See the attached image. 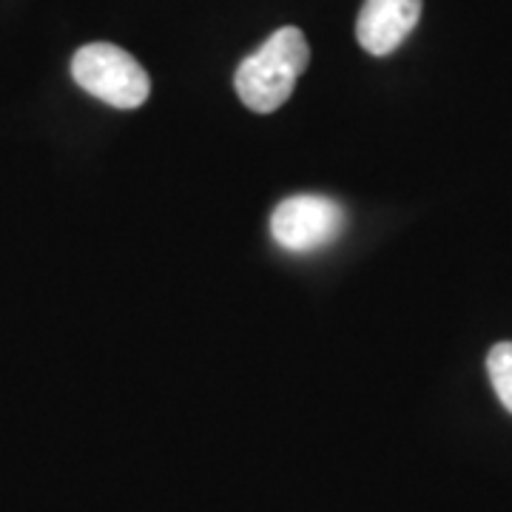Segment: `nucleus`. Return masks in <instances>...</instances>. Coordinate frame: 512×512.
I'll return each instance as SVG.
<instances>
[{"label": "nucleus", "mask_w": 512, "mask_h": 512, "mask_svg": "<svg viewBox=\"0 0 512 512\" xmlns=\"http://www.w3.org/2000/svg\"><path fill=\"white\" fill-rule=\"evenodd\" d=\"M311 63V49L296 26H285L268 37L254 55L239 63L234 86L239 100L256 114H271L291 100L296 80Z\"/></svg>", "instance_id": "f257e3e1"}, {"label": "nucleus", "mask_w": 512, "mask_h": 512, "mask_svg": "<svg viewBox=\"0 0 512 512\" xmlns=\"http://www.w3.org/2000/svg\"><path fill=\"white\" fill-rule=\"evenodd\" d=\"M74 83L114 109H140L151 94L148 72L114 43H89L72 57Z\"/></svg>", "instance_id": "f03ea898"}, {"label": "nucleus", "mask_w": 512, "mask_h": 512, "mask_svg": "<svg viewBox=\"0 0 512 512\" xmlns=\"http://www.w3.org/2000/svg\"><path fill=\"white\" fill-rule=\"evenodd\" d=\"M345 228V211L339 202L319 194H299L279 202L271 217V234L293 254H311L328 248Z\"/></svg>", "instance_id": "7ed1b4c3"}, {"label": "nucleus", "mask_w": 512, "mask_h": 512, "mask_svg": "<svg viewBox=\"0 0 512 512\" xmlns=\"http://www.w3.org/2000/svg\"><path fill=\"white\" fill-rule=\"evenodd\" d=\"M421 18V0H365L356 37L370 55L384 57L396 52Z\"/></svg>", "instance_id": "20e7f679"}, {"label": "nucleus", "mask_w": 512, "mask_h": 512, "mask_svg": "<svg viewBox=\"0 0 512 512\" xmlns=\"http://www.w3.org/2000/svg\"><path fill=\"white\" fill-rule=\"evenodd\" d=\"M487 373L501 404L512 413V342H501L487 356Z\"/></svg>", "instance_id": "39448f33"}]
</instances>
